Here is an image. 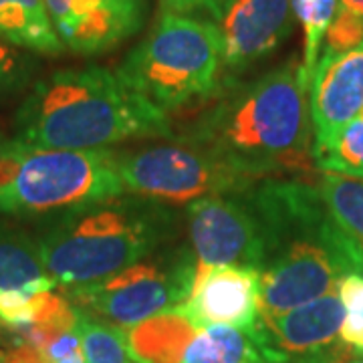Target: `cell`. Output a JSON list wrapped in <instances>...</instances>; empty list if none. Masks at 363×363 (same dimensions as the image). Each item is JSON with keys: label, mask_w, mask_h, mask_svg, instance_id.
<instances>
[{"label": "cell", "mask_w": 363, "mask_h": 363, "mask_svg": "<svg viewBox=\"0 0 363 363\" xmlns=\"http://www.w3.org/2000/svg\"><path fill=\"white\" fill-rule=\"evenodd\" d=\"M194 272L192 248L172 242L95 285L65 289V295L81 311L128 329L186 303Z\"/></svg>", "instance_id": "cell-7"}, {"label": "cell", "mask_w": 363, "mask_h": 363, "mask_svg": "<svg viewBox=\"0 0 363 363\" xmlns=\"http://www.w3.org/2000/svg\"><path fill=\"white\" fill-rule=\"evenodd\" d=\"M321 363H363V351L339 339L337 343L321 351Z\"/></svg>", "instance_id": "cell-30"}, {"label": "cell", "mask_w": 363, "mask_h": 363, "mask_svg": "<svg viewBox=\"0 0 363 363\" xmlns=\"http://www.w3.org/2000/svg\"><path fill=\"white\" fill-rule=\"evenodd\" d=\"M4 143H6V140H4V135H2V131H0V150H2Z\"/></svg>", "instance_id": "cell-34"}, {"label": "cell", "mask_w": 363, "mask_h": 363, "mask_svg": "<svg viewBox=\"0 0 363 363\" xmlns=\"http://www.w3.org/2000/svg\"><path fill=\"white\" fill-rule=\"evenodd\" d=\"M339 297L345 307V319L339 339L363 351V274L353 272L339 281Z\"/></svg>", "instance_id": "cell-25"}, {"label": "cell", "mask_w": 363, "mask_h": 363, "mask_svg": "<svg viewBox=\"0 0 363 363\" xmlns=\"http://www.w3.org/2000/svg\"><path fill=\"white\" fill-rule=\"evenodd\" d=\"M117 75L166 116L200 107L224 81L220 30L208 18L162 13Z\"/></svg>", "instance_id": "cell-5"}, {"label": "cell", "mask_w": 363, "mask_h": 363, "mask_svg": "<svg viewBox=\"0 0 363 363\" xmlns=\"http://www.w3.org/2000/svg\"><path fill=\"white\" fill-rule=\"evenodd\" d=\"M279 359L255 329L206 325L186 347L182 363H271Z\"/></svg>", "instance_id": "cell-16"}, {"label": "cell", "mask_w": 363, "mask_h": 363, "mask_svg": "<svg viewBox=\"0 0 363 363\" xmlns=\"http://www.w3.org/2000/svg\"><path fill=\"white\" fill-rule=\"evenodd\" d=\"M230 0H160L162 13L186 14V16H200L212 23H218V18L228 6Z\"/></svg>", "instance_id": "cell-27"}, {"label": "cell", "mask_w": 363, "mask_h": 363, "mask_svg": "<svg viewBox=\"0 0 363 363\" xmlns=\"http://www.w3.org/2000/svg\"><path fill=\"white\" fill-rule=\"evenodd\" d=\"M315 166L319 172H333L363 178V119H353L325 147L317 150Z\"/></svg>", "instance_id": "cell-22"}, {"label": "cell", "mask_w": 363, "mask_h": 363, "mask_svg": "<svg viewBox=\"0 0 363 363\" xmlns=\"http://www.w3.org/2000/svg\"><path fill=\"white\" fill-rule=\"evenodd\" d=\"M128 194L111 150H45L11 140L0 150V216L45 220Z\"/></svg>", "instance_id": "cell-6"}, {"label": "cell", "mask_w": 363, "mask_h": 363, "mask_svg": "<svg viewBox=\"0 0 363 363\" xmlns=\"http://www.w3.org/2000/svg\"><path fill=\"white\" fill-rule=\"evenodd\" d=\"M194 283L214 267H252L260 271L264 240L259 214L247 192L200 198L186 206Z\"/></svg>", "instance_id": "cell-9"}, {"label": "cell", "mask_w": 363, "mask_h": 363, "mask_svg": "<svg viewBox=\"0 0 363 363\" xmlns=\"http://www.w3.org/2000/svg\"><path fill=\"white\" fill-rule=\"evenodd\" d=\"M116 166L128 194L172 208L188 206L210 196L247 192L257 184L178 135L166 142L116 152Z\"/></svg>", "instance_id": "cell-8"}, {"label": "cell", "mask_w": 363, "mask_h": 363, "mask_svg": "<svg viewBox=\"0 0 363 363\" xmlns=\"http://www.w3.org/2000/svg\"><path fill=\"white\" fill-rule=\"evenodd\" d=\"M0 40L37 55L65 51L43 0H0Z\"/></svg>", "instance_id": "cell-17"}, {"label": "cell", "mask_w": 363, "mask_h": 363, "mask_svg": "<svg viewBox=\"0 0 363 363\" xmlns=\"http://www.w3.org/2000/svg\"><path fill=\"white\" fill-rule=\"evenodd\" d=\"M224 79H234L285 43L295 26L291 0H230L218 18Z\"/></svg>", "instance_id": "cell-11"}, {"label": "cell", "mask_w": 363, "mask_h": 363, "mask_svg": "<svg viewBox=\"0 0 363 363\" xmlns=\"http://www.w3.org/2000/svg\"><path fill=\"white\" fill-rule=\"evenodd\" d=\"M0 363H51L47 353L26 341L11 337V343L0 350Z\"/></svg>", "instance_id": "cell-28"}, {"label": "cell", "mask_w": 363, "mask_h": 363, "mask_svg": "<svg viewBox=\"0 0 363 363\" xmlns=\"http://www.w3.org/2000/svg\"><path fill=\"white\" fill-rule=\"evenodd\" d=\"M363 43V21L355 14L337 9L331 25L327 28L321 52L350 51Z\"/></svg>", "instance_id": "cell-26"}, {"label": "cell", "mask_w": 363, "mask_h": 363, "mask_svg": "<svg viewBox=\"0 0 363 363\" xmlns=\"http://www.w3.org/2000/svg\"><path fill=\"white\" fill-rule=\"evenodd\" d=\"M180 309L200 327L255 329L260 317V272L252 267H214L192 285Z\"/></svg>", "instance_id": "cell-13"}, {"label": "cell", "mask_w": 363, "mask_h": 363, "mask_svg": "<svg viewBox=\"0 0 363 363\" xmlns=\"http://www.w3.org/2000/svg\"><path fill=\"white\" fill-rule=\"evenodd\" d=\"M39 69L35 52L0 40V104L30 89Z\"/></svg>", "instance_id": "cell-23"}, {"label": "cell", "mask_w": 363, "mask_h": 363, "mask_svg": "<svg viewBox=\"0 0 363 363\" xmlns=\"http://www.w3.org/2000/svg\"><path fill=\"white\" fill-rule=\"evenodd\" d=\"M307 89L295 57L250 81L224 79L178 138L248 180L311 176L317 166Z\"/></svg>", "instance_id": "cell-1"}, {"label": "cell", "mask_w": 363, "mask_h": 363, "mask_svg": "<svg viewBox=\"0 0 363 363\" xmlns=\"http://www.w3.org/2000/svg\"><path fill=\"white\" fill-rule=\"evenodd\" d=\"M309 91L315 154L362 113L363 43L350 51L321 52Z\"/></svg>", "instance_id": "cell-12"}, {"label": "cell", "mask_w": 363, "mask_h": 363, "mask_svg": "<svg viewBox=\"0 0 363 363\" xmlns=\"http://www.w3.org/2000/svg\"><path fill=\"white\" fill-rule=\"evenodd\" d=\"M79 331L85 363H140L131 355L123 327L79 309Z\"/></svg>", "instance_id": "cell-20"}, {"label": "cell", "mask_w": 363, "mask_h": 363, "mask_svg": "<svg viewBox=\"0 0 363 363\" xmlns=\"http://www.w3.org/2000/svg\"><path fill=\"white\" fill-rule=\"evenodd\" d=\"M178 233L174 208L121 194L39 220L35 238L47 274L65 289H81L172 245Z\"/></svg>", "instance_id": "cell-4"}, {"label": "cell", "mask_w": 363, "mask_h": 363, "mask_svg": "<svg viewBox=\"0 0 363 363\" xmlns=\"http://www.w3.org/2000/svg\"><path fill=\"white\" fill-rule=\"evenodd\" d=\"M57 281L52 277H40L37 281L28 283L18 289H6L0 291V325L6 329H18L33 325L35 313H33V297L43 291L57 289Z\"/></svg>", "instance_id": "cell-24"}, {"label": "cell", "mask_w": 363, "mask_h": 363, "mask_svg": "<svg viewBox=\"0 0 363 363\" xmlns=\"http://www.w3.org/2000/svg\"><path fill=\"white\" fill-rule=\"evenodd\" d=\"M291 4H293L295 18L301 23L303 35H305L301 73L305 77V83L309 85L317 61L321 57L327 28L337 13L339 0H291Z\"/></svg>", "instance_id": "cell-21"}, {"label": "cell", "mask_w": 363, "mask_h": 363, "mask_svg": "<svg viewBox=\"0 0 363 363\" xmlns=\"http://www.w3.org/2000/svg\"><path fill=\"white\" fill-rule=\"evenodd\" d=\"M271 363H321V351L303 353V355H283Z\"/></svg>", "instance_id": "cell-31"}, {"label": "cell", "mask_w": 363, "mask_h": 363, "mask_svg": "<svg viewBox=\"0 0 363 363\" xmlns=\"http://www.w3.org/2000/svg\"><path fill=\"white\" fill-rule=\"evenodd\" d=\"M51 363H85V355H83V350L75 351V353H71V355H67V357H61V359H57V362Z\"/></svg>", "instance_id": "cell-33"}, {"label": "cell", "mask_w": 363, "mask_h": 363, "mask_svg": "<svg viewBox=\"0 0 363 363\" xmlns=\"http://www.w3.org/2000/svg\"><path fill=\"white\" fill-rule=\"evenodd\" d=\"M81 331L77 329H73V331H67L63 333L61 337H57L52 341L51 345L47 347V357H49V362H57V359H61V357H67V355H71V353H75V351H81Z\"/></svg>", "instance_id": "cell-29"}, {"label": "cell", "mask_w": 363, "mask_h": 363, "mask_svg": "<svg viewBox=\"0 0 363 363\" xmlns=\"http://www.w3.org/2000/svg\"><path fill=\"white\" fill-rule=\"evenodd\" d=\"M345 319V307L339 291H331L297 309L259 317V331L267 347L277 355L315 353L337 343L339 331Z\"/></svg>", "instance_id": "cell-14"}, {"label": "cell", "mask_w": 363, "mask_h": 363, "mask_svg": "<svg viewBox=\"0 0 363 363\" xmlns=\"http://www.w3.org/2000/svg\"><path fill=\"white\" fill-rule=\"evenodd\" d=\"M248 198L264 240L260 317L297 309L335 291L347 274H363V248L345 233L317 186L301 180L257 182Z\"/></svg>", "instance_id": "cell-2"}, {"label": "cell", "mask_w": 363, "mask_h": 363, "mask_svg": "<svg viewBox=\"0 0 363 363\" xmlns=\"http://www.w3.org/2000/svg\"><path fill=\"white\" fill-rule=\"evenodd\" d=\"M315 186L339 226L363 248V178L323 172Z\"/></svg>", "instance_id": "cell-19"}, {"label": "cell", "mask_w": 363, "mask_h": 363, "mask_svg": "<svg viewBox=\"0 0 363 363\" xmlns=\"http://www.w3.org/2000/svg\"><path fill=\"white\" fill-rule=\"evenodd\" d=\"M47 277L35 234L0 216V291Z\"/></svg>", "instance_id": "cell-18"}, {"label": "cell", "mask_w": 363, "mask_h": 363, "mask_svg": "<svg viewBox=\"0 0 363 363\" xmlns=\"http://www.w3.org/2000/svg\"><path fill=\"white\" fill-rule=\"evenodd\" d=\"M16 142L45 150H107L172 140L168 116L107 67H69L35 81L13 119Z\"/></svg>", "instance_id": "cell-3"}, {"label": "cell", "mask_w": 363, "mask_h": 363, "mask_svg": "<svg viewBox=\"0 0 363 363\" xmlns=\"http://www.w3.org/2000/svg\"><path fill=\"white\" fill-rule=\"evenodd\" d=\"M337 9H343L347 13L355 14L363 21V0H339Z\"/></svg>", "instance_id": "cell-32"}, {"label": "cell", "mask_w": 363, "mask_h": 363, "mask_svg": "<svg viewBox=\"0 0 363 363\" xmlns=\"http://www.w3.org/2000/svg\"><path fill=\"white\" fill-rule=\"evenodd\" d=\"M52 28L75 55H104L135 37L150 0H43Z\"/></svg>", "instance_id": "cell-10"}, {"label": "cell", "mask_w": 363, "mask_h": 363, "mask_svg": "<svg viewBox=\"0 0 363 363\" xmlns=\"http://www.w3.org/2000/svg\"><path fill=\"white\" fill-rule=\"evenodd\" d=\"M202 327L180 307L125 329L131 355L140 363H182L186 347Z\"/></svg>", "instance_id": "cell-15"}]
</instances>
